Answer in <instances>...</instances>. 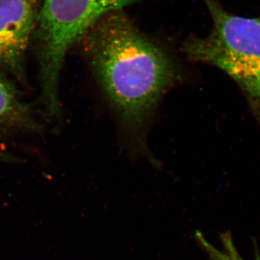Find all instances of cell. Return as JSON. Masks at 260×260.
I'll return each mask as SVG.
<instances>
[{"label": "cell", "instance_id": "5", "mask_svg": "<svg viewBox=\"0 0 260 260\" xmlns=\"http://www.w3.org/2000/svg\"><path fill=\"white\" fill-rule=\"evenodd\" d=\"M0 128L42 133V126L30 106L24 102L17 85L0 69Z\"/></svg>", "mask_w": 260, "mask_h": 260}, {"label": "cell", "instance_id": "1", "mask_svg": "<svg viewBox=\"0 0 260 260\" xmlns=\"http://www.w3.org/2000/svg\"><path fill=\"white\" fill-rule=\"evenodd\" d=\"M81 41L89 64L121 119L133 127L143 125L179 75L172 58L135 26L124 10L103 17Z\"/></svg>", "mask_w": 260, "mask_h": 260}, {"label": "cell", "instance_id": "6", "mask_svg": "<svg viewBox=\"0 0 260 260\" xmlns=\"http://www.w3.org/2000/svg\"><path fill=\"white\" fill-rule=\"evenodd\" d=\"M196 239L202 248H203L207 254L209 255L210 259L245 260L238 251L231 232H226L220 234V239L223 246L221 250L212 245L199 232H196ZM255 260H260V255L257 251L255 254Z\"/></svg>", "mask_w": 260, "mask_h": 260}, {"label": "cell", "instance_id": "3", "mask_svg": "<svg viewBox=\"0 0 260 260\" xmlns=\"http://www.w3.org/2000/svg\"><path fill=\"white\" fill-rule=\"evenodd\" d=\"M213 19L208 37L186 44L191 59L223 70L246 93L260 116V20L229 14L214 0H204Z\"/></svg>", "mask_w": 260, "mask_h": 260}, {"label": "cell", "instance_id": "4", "mask_svg": "<svg viewBox=\"0 0 260 260\" xmlns=\"http://www.w3.org/2000/svg\"><path fill=\"white\" fill-rule=\"evenodd\" d=\"M29 0H0V69L26 83V54L34 29Z\"/></svg>", "mask_w": 260, "mask_h": 260}, {"label": "cell", "instance_id": "2", "mask_svg": "<svg viewBox=\"0 0 260 260\" xmlns=\"http://www.w3.org/2000/svg\"><path fill=\"white\" fill-rule=\"evenodd\" d=\"M141 0H45L38 28L40 102L49 119L61 117L59 80L70 48L103 17Z\"/></svg>", "mask_w": 260, "mask_h": 260}]
</instances>
